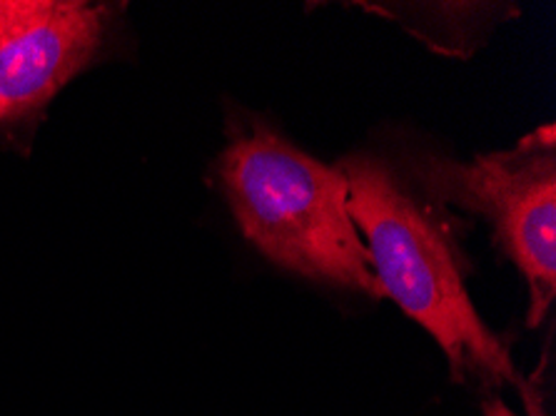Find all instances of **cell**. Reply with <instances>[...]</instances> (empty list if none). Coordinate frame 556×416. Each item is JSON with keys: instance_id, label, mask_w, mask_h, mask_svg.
<instances>
[{"instance_id": "obj_1", "label": "cell", "mask_w": 556, "mask_h": 416, "mask_svg": "<svg viewBox=\"0 0 556 416\" xmlns=\"http://www.w3.org/2000/svg\"><path fill=\"white\" fill-rule=\"evenodd\" d=\"M348 212L367 252L382 297L422 325L442 346L454 381L519 387L509 350L492 335L471 304L459 252L446 227L419 205L384 165L367 157L344 160Z\"/></svg>"}, {"instance_id": "obj_4", "label": "cell", "mask_w": 556, "mask_h": 416, "mask_svg": "<svg viewBox=\"0 0 556 416\" xmlns=\"http://www.w3.org/2000/svg\"><path fill=\"white\" fill-rule=\"evenodd\" d=\"M113 5L0 0V127L36 123L103 48Z\"/></svg>"}, {"instance_id": "obj_3", "label": "cell", "mask_w": 556, "mask_h": 416, "mask_svg": "<svg viewBox=\"0 0 556 416\" xmlns=\"http://www.w3.org/2000/svg\"><path fill=\"white\" fill-rule=\"evenodd\" d=\"M415 173L432 198L477 212L492 225L496 244L527 279L529 327L542 325L556 294L554 125L471 163L427 157Z\"/></svg>"}, {"instance_id": "obj_5", "label": "cell", "mask_w": 556, "mask_h": 416, "mask_svg": "<svg viewBox=\"0 0 556 416\" xmlns=\"http://www.w3.org/2000/svg\"><path fill=\"white\" fill-rule=\"evenodd\" d=\"M519 394H521V399H525V404H527L525 414L514 412L511 406L504 402V399L492 396L490 402L484 404V416H549V414H546V409H544V394H542V389H539V385H536V377L532 381H527V379L521 381Z\"/></svg>"}, {"instance_id": "obj_2", "label": "cell", "mask_w": 556, "mask_h": 416, "mask_svg": "<svg viewBox=\"0 0 556 416\" xmlns=\"http://www.w3.org/2000/svg\"><path fill=\"white\" fill-rule=\"evenodd\" d=\"M220 177L242 235L277 265L382 297L369 252L348 212V177L267 127L238 135Z\"/></svg>"}]
</instances>
